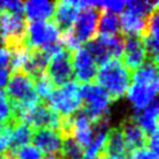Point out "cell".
Returning a JSON list of instances; mask_svg holds the SVG:
<instances>
[{
	"label": "cell",
	"instance_id": "1",
	"mask_svg": "<svg viewBox=\"0 0 159 159\" xmlns=\"http://www.w3.org/2000/svg\"><path fill=\"white\" fill-rule=\"evenodd\" d=\"M96 80L97 84L107 92L111 99H118L125 94L132 82V72L120 58L112 57L97 70Z\"/></svg>",
	"mask_w": 159,
	"mask_h": 159
},
{
	"label": "cell",
	"instance_id": "2",
	"mask_svg": "<svg viewBox=\"0 0 159 159\" xmlns=\"http://www.w3.org/2000/svg\"><path fill=\"white\" fill-rule=\"evenodd\" d=\"M43 102L60 117H72L82 108L80 86L77 82L71 81L55 88Z\"/></svg>",
	"mask_w": 159,
	"mask_h": 159
},
{
	"label": "cell",
	"instance_id": "3",
	"mask_svg": "<svg viewBox=\"0 0 159 159\" xmlns=\"http://www.w3.org/2000/svg\"><path fill=\"white\" fill-rule=\"evenodd\" d=\"M80 97L82 111L91 118L92 122H98L108 117L111 97L97 83H84L80 86Z\"/></svg>",
	"mask_w": 159,
	"mask_h": 159
},
{
	"label": "cell",
	"instance_id": "4",
	"mask_svg": "<svg viewBox=\"0 0 159 159\" xmlns=\"http://www.w3.org/2000/svg\"><path fill=\"white\" fill-rule=\"evenodd\" d=\"M26 25L24 15L0 11V45L9 50L25 45Z\"/></svg>",
	"mask_w": 159,
	"mask_h": 159
},
{
	"label": "cell",
	"instance_id": "5",
	"mask_svg": "<svg viewBox=\"0 0 159 159\" xmlns=\"http://www.w3.org/2000/svg\"><path fill=\"white\" fill-rule=\"evenodd\" d=\"M60 41V30L53 21H30L26 25L25 45L29 48H45Z\"/></svg>",
	"mask_w": 159,
	"mask_h": 159
},
{
	"label": "cell",
	"instance_id": "6",
	"mask_svg": "<svg viewBox=\"0 0 159 159\" xmlns=\"http://www.w3.org/2000/svg\"><path fill=\"white\" fill-rule=\"evenodd\" d=\"M46 73L55 86L61 87L71 82L73 78L72 52L63 47L53 56H51L46 68Z\"/></svg>",
	"mask_w": 159,
	"mask_h": 159
},
{
	"label": "cell",
	"instance_id": "7",
	"mask_svg": "<svg viewBox=\"0 0 159 159\" xmlns=\"http://www.w3.org/2000/svg\"><path fill=\"white\" fill-rule=\"evenodd\" d=\"M21 122L26 123L32 129L50 128L60 130L61 117L56 114L43 101H40L34 107L27 109L21 118Z\"/></svg>",
	"mask_w": 159,
	"mask_h": 159
},
{
	"label": "cell",
	"instance_id": "8",
	"mask_svg": "<svg viewBox=\"0 0 159 159\" xmlns=\"http://www.w3.org/2000/svg\"><path fill=\"white\" fill-rule=\"evenodd\" d=\"M99 15H101V10L93 5L80 10L77 19L73 24V27L71 29L73 36L80 43L88 42L92 39H94Z\"/></svg>",
	"mask_w": 159,
	"mask_h": 159
},
{
	"label": "cell",
	"instance_id": "9",
	"mask_svg": "<svg viewBox=\"0 0 159 159\" xmlns=\"http://www.w3.org/2000/svg\"><path fill=\"white\" fill-rule=\"evenodd\" d=\"M94 58L87 51L86 47H80L72 52V68H73V77L77 82L91 83L97 75V67Z\"/></svg>",
	"mask_w": 159,
	"mask_h": 159
},
{
	"label": "cell",
	"instance_id": "10",
	"mask_svg": "<svg viewBox=\"0 0 159 159\" xmlns=\"http://www.w3.org/2000/svg\"><path fill=\"white\" fill-rule=\"evenodd\" d=\"M31 140L34 142V145L42 152V154L57 155L61 152L63 137L60 130L50 129V128H40V129H34Z\"/></svg>",
	"mask_w": 159,
	"mask_h": 159
},
{
	"label": "cell",
	"instance_id": "11",
	"mask_svg": "<svg viewBox=\"0 0 159 159\" xmlns=\"http://www.w3.org/2000/svg\"><path fill=\"white\" fill-rule=\"evenodd\" d=\"M122 57V62L130 72L140 67L147 60V51L143 40L135 36H125Z\"/></svg>",
	"mask_w": 159,
	"mask_h": 159
},
{
	"label": "cell",
	"instance_id": "12",
	"mask_svg": "<svg viewBox=\"0 0 159 159\" xmlns=\"http://www.w3.org/2000/svg\"><path fill=\"white\" fill-rule=\"evenodd\" d=\"M127 97L130 103L134 106L135 111L145 108L157 98L158 93V82L144 83V82H130L127 89Z\"/></svg>",
	"mask_w": 159,
	"mask_h": 159
},
{
	"label": "cell",
	"instance_id": "13",
	"mask_svg": "<svg viewBox=\"0 0 159 159\" xmlns=\"http://www.w3.org/2000/svg\"><path fill=\"white\" fill-rule=\"evenodd\" d=\"M94 137V124L91 118L83 112L78 111L72 116L71 138H73L83 149L87 148Z\"/></svg>",
	"mask_w": 159,
	"mask_h": 159
},
{
	"label": "cell",
	"instance_id": "14",
	"mask_svg": "<svg viewBox=\"0 0 159 159\" xmlns=\"http://www.w3.org/2000/svg\"><path fill=\"white\" fill-rule=\"evenodd\" d=\"M78 12L80 9L76 1H58L53 12V24L58 30L68 31L73 27Z\"/></svg>",
	"mask_w": 159,
	"mask_h": 159
},
{
	"label": "cell",
	"instance_id": "15",
	"mask_svg": "<svg viewBox=\"0 0 159 159\" xmlns=\"http://www.w3.org/2000/svg\"><path fill=\"white\" fill-rule=\"evenodd\" d=\"M158 101L155 98L145 108L134 112V118L132 119L140 127L147 138L158 132Z\"/></svg>",
	"mask_w": 159,
	"mask_h": 159
},
{
	"label": "cell",
	"instance_id": "16",
	"mask_svg": "<svg viewBox=\"0 0 159 159\" xmlns=\"http://www.w3.org/2000/svg\"><path fill=\"white\" fill-rule=\"evenodd\" d=\"M120 130H122L125 145L130 153L133 150L143 148L147 144L145 133L140 129V127L132 118H127L123 120V123L120 125Z\"/></svg>",
	"mask_w": 159,
	"mask_h": 159
},
{
	"label": "cell",
	"instance_id": "17",
	"mask_svg": "<svg viewBox=\"0 0 159 159\" xmlns=\"http://www.w3.org/2000/svg\"><path fill=\"white\" fill-rule=\"evenodd\" d=\"M55 7V1L30 0L24 2V14L30 21H46L53 16Z\"/></svg>",
	"mask_w": 159,
	"mask_h": 159
},
{
	"label": "cell",
	"instance_id": "18",
	"mask_svg": "<svg viewBox=\"0 0 159 159\" xmlns=\"http://www.w3.org/2000/svg\"><path fill=\"white\" fill-rule=\"evenodd\" d=\"M119 29L125 36L143 37L147 30V19L125 10L119 17Z\"/></svg>",
	"mask_w": 159,
	"mask_h": 159
},
{
	"label": "cell",
	"instance_id": "19",
	"mask_svg": "<svg viewBox=\"0 0 159 159\" xmlns=\"http://www.w3.org/2000/svg\"><path fill=\"white\" fill-rule=\"evenodd\" d=\"M32 132H34V129L31 127H29L26 123L17 122L12 127L11 137H10V145H9V150L6 153L12 154L19 148L27 145L30 143V140L32 139Z\"/></svg>",
	"mask_w": 159,
	"mask_h": 159
},
{
	"label": "cell",
	"instance_id": "20",
	"mask_svg": "<svg viewBox=\"0 0 159 159\" xmlns=\"http://www.w3.org/2000/svg\"><path fill=\"white\" fill-rule=\"evenodd\" d=\"M99 36H112L119 34V17L116 14L102 11L97 24Z\"/></svg>",
	"mask_w": 159,
	"mask_h": 159
},
{
	"label": "cell",
	"instance_id": "21",
	"mask_svg": "<svg viewBox=\"0 0 159 159\" xmlns=\"http://www.w3.org/2000/svg\"><path fill=\"white\" fill-rule=\"evenodd\" d=\"M125 6L128 7L127 10L148 19L149 15H152L155 10H158V1H144V0H130V1H125Z\"/></svg>",
	"mask_w": 159,
	"mask_h": 159
},
{
	"label": "cell",
	"instance_id": "22",
	"mask_svg": "<svg viewBox=\"0 0 159 159\" xmlns=\"http://www.w3.org/2000/svg\"><path fill=\"white\" fill-rule=\"evenodd\" d=\"M101 42L106 46L108 50L111 57L114 58H120L124 48V36L120 34L112 35V36H97Z\"/></svg>",
	"mask_w": 159,
	"mask_h": 159
},
{
	"label": "cell",
	"instance_id": "23",
	"mask_svg": "<svg viewBox=\"0 0 159 159\" xmlns=\"http://www.w3.org/2000/svg\"><path fill=\"white\" fill-rule=\"evenodd\" d=\"M86 48L92 55V57L94 58L97 65H103L109 58H112L109 52H108V50L106 48V46L101 42V40L98 37H94L91 41H88L86 43Z\"/></svg>",
	"mask_w": 159,
	"mask_h": 159
},
{
	"label": "cell",
	"instance_id": "24",
	"mask_svg": "<svg viewBox=\"0 0 159 159\" xmlns=\"http://www.w3.org/2000/svg\"><path fill=\"white\" fill-rule=\"evenodd\" d=\"M60 157L62 159H83L84 149L73 138H65Z\"/></svg>",
	"mask_w": 159,
	"mask_h": 159
},
{
	"label": "cell",
	"instance_id": "25",
	"mask_svg": "<svg viewBox=\"0 0 159 159\" xmlns=\"http://www.w3.org/2000/svg\"><path fill=\"white\" fill-rule=\"evenodd\" d=\"M34 84H35V89H36V93H37L40 101H45L50 96V93L55 89V84L52 83V81L50 80V77L47 76L46 72L43 75L34 78Z\"/></svg>",
	"mask_w": 159,
	"mask_h": 159
},
{
	"label": "cell",
	"instance_id": "26",
	"mask_svg": "<svg viewBox=\"0 0 159 159\" xmlns=\"http://www.w3.org/2000/svg\"><path fill=\"white\" fill-rule=\"evenodd\" d=\"M10 154V153H9ZM12 159H43V154L34 144H27L19 148L11 154Z\"/></svg>",
	"mask_w": 159,
	"mask_h": 159
},
{
	"label": "cell",
	"instance_id": "27",
	"mask_svg": "<svg viewBox=\"0 0 159 159\" xmlns=\"http://www.w3.org/2000/svg\"><path fill=\"white\" fill-rule=\"evenodd\" d=\"M92 5L98 7L101 11H107V12H112V14H120L124 11L125 7V1H92Z\"/></svg>",
	"mask_w": 159,
	"mask_h": 159
},
{
	"label": "cell",
	"instance_id": "28",
	"mask_svg": "<svg viewBox=\"0 0 159 159\" xmlns=\"http://www.w3.org/2000/svg\"><path fill=\"white\" fill-rule=\"evenodd\" d=\"M9 122H16L12 118V112L10 107V102L5 94L4 91H0V123H9Z\"/></svg>",
	"mask_w": 159,
	"mask_h": 159
},
{
	"label": "cell",
	"instance_id": "29",
	"mask_svg": "<svg viewBox=\"0 0 159 159\" xmlns=\"http://www.w3.org/2000/svg\"><path fill=\"white\" fill-rule=\"evenodd\" d=\"M0 11L24 15V2L17 0H2L0 1Z\"/></svg>",
	"mask_w": 159,
	"mask_h": 159
},
{
	"label": "cell",
	"instance_id": "30",
	"mask_svg": "<svg viewBox=\"0 0 159 159\" xmlns=\"http://www.w3.org/2000/svg\"><path fill=\"white\" fill-rule=\"evenodd\" d=\"M129 159H158V153L147 148H140L133 150L129 155Z\"/></svg>",
	"mask_w": 159,
	"mask_h": 159
},
{
	"label": "cell",
	"instance_id": "31",
	"mask_svg": "<svg viewBox=\"0 0 159 159\" xmlns=\"http://www.w3.org/2000/svg\"><path fill=\"white\" fill-rule=\"evenodd\" d=\"M10 60H11V52L7 47L0 45V67L9 68L10 67Z\"/></svg>",
	"mask_w": 159,
	"mask_h": 159
},
{
	"label": "cell",
	"instance_id": "32",
	"mask_svg": "<svg viewBox=\"0 0 159 159\" xmlns=\"http://www.w3.org/2000/svg\"><path fill=\"white\" fill-rule=\"evenodd\" d=\"M9 78H10V70L5 67H0V91H2L4 87H6Z\"/></svg>",
	"mask_w": 159,
	"mask_h": 159
},
{
	"label": "cell",
	"instance_id": "33",
	"mask_svg": "<svg viewBox=\"0 0 159 159\" xmlns=\"http://www.w3.org/2000/svg\"><path fill=\"white\" fill-rule=\"evenodd\" d=\"M93 159H113V158H111L108 154H106V153H101V154H98L96 158H93Z\"/></svg>",
	"mask_w": 159,
	"mask_h": 159
},
{
	"label": "cell",
	"instance_id": "34",
	"mask_svg": "<svg viewBox=\"0 0 159 159\" xmlns=\"http://www.w3.org/2000/svg\"><path fill=\"white\" fill-rule=\"evenodd\" d=\"M43 159H62V158L60 157V154H57V155H47V157L43 158Z\"/></svg>",
	"mask_w": 159,
	"mask_h": 159
},
{
	"label": "cell",
	"instance_id": "35",
	"mask_svg": "<svg viewBox=\"0 0 159 159\" xmlns=\"http://www.w3.org/2000/svg\"><path fill=\"white\" fill-rule=\"evenodd\" d=\"M4 124H5V123H4ZM4 124H1V123H0V130H1V128H2V125H4Z\"/></svg>",
	"mask_w": 159,
	"mask_h": 159
}]
</instances>
